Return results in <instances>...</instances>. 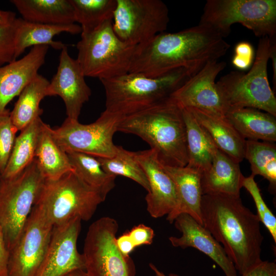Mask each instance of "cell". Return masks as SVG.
Segmentation results:
<instances>
[{
	"instance_id": "44dd1931",
	"label": "cell",
	"mask_w": 276,
	"mask_h": 276,
	"mask_svg": "<svg viewBox=\"0 0 276 276\" xmlns=\"http://www.w3.org/2000/svg\"><path fill=\"white\" fill-rule=\"evenodd\" d=\"M243 177L239 163L217 149L211 166L201 173L200 183L202 195L240 196Z\"/></svg>"
},
{
	"instance_id": "7dc6e473",
	"label": "cell",
	"mask_w": 276,
	"mask_h": 276,
	"mask_svg": "<svg viewBox=\"0 0 276 276\" xmlns=\"http://www.w3.org/2000/svg\"><path fill=\"white\" fill-rule=\"evenodd\" d=\"M2 179H3L2 173H1V172H0V187H1L2 181Z\"/></svg>"
},
{
	"instance_id": "f1b7e54d",
	"label": "cell",
	"mask_w": 276,
	"mask_h": 276,
	"mask_svg": "<svg viewBox=\"0 0 276 276\" xmlns=\"http://www.w3.org/2000/svg\"><path fill=\"white\" fill-rule=\"evenodd\" d=\"M43 123L40 117H38L20 131L2 173L3 178L9 179L16 176L34 160Z\"/></svg>"
},
{
	"instance_id": "6da1fadb",
	"label": "cell",
	"mask_w": 276,
	"mask_h": 276,
	"mask_svg": "<svg viewBox=\"0 0 276 276\" xmlns=\"http://www.w3.org/2000/svg\"><path fill=\"white\" fill-rule=\"evenodd\" d=\"M230 44L213 28L198 24L175 33H161L137 46L129 72L162 76L183 68L196 74L225 55Z\"/></svg>"
},
{
	"instance_id": "5b68a950",
	"label": "cell",
	"mask_w": 276,
	"mask_h": 276,
	"mask_svg": "<svg viewBox=\"0 0 276 276\" xmlns=\"http://www.w3.org/2000/svg\"><path fill=\"white\" fill-rule=\"evenodd\" d=\"M275 38H260L255 59L246 73L231 71L216 82L227 109L252 108L276 117V98L268 79L267 64Z\"/></svg>"
},
{
	"instance_id": "2e32d148",
	"label": "cell",
	"mask_w": 276,
	"mask_h": 276,
	"mask_svg": "<svg viewBox=\"0 0 276 276\" xmlns=\"http://www.w3.org/2000/svg\"><path fill=\"white\" fill-rule=\"evenodd\" d=\"M85 77L77 60L70 56L65 47L61 50L57 72L49 82L46 95L61 98L69 119L78 120L83 104L91 96Z\"/></svg>"
},
{
	"instance_id": "8992f818",
	"label": "cell",
	"mask_w": 276,
	"mask_h": 276,
	"mask_svg": "<svg viewBox=\"0 0 276 276\" xmlns=\"http://www.w3.org/2000/svg\"><path fill=\"white\" fill-rule=\"evenodd\" d=\"M105 200L72 171L55 180L45 179L34 205L49 223L56 227L76 218L89 220Z\"/></svg>"
},
{
	"instance_id": "d6a6232c",
	"label": "cell",
	"mask_w": 276,
	"mask_h": 276,
	"mask_svg": "<svg viewBox=\"0 0 276 276\" xmlns=\"http://www.w3.org/2000/svg\"><path fill=\"white\" fill-rule=\"evenodd\" d=\"M104 170L108 174L120 175L136 182L149 191V183L141 165L135 158L134 152L117 146L116 154L110 157H97Z\"/></svg>"
},
{
	"instance_id": "ba28073f",
	"label": "cell",
	"mask_w": 276,
	"mask_h": 276,
	"mask_svg": "<svg viewBox=\"0 0 276 276\" xmlns=\"http://www.w3.org/2000/svg\"><path fill=\"white\" fill-rule=\"evenodd\" d=\"M239 23L255 36H276L275 0H208L199 24L209 26L223 38Z\"/></svg>"
},
{
	"instance_id": "5bb4252c",
	"label": "cell",
	"mask_w": 276,
	"mask_h": 276,
	"mask_svg": "<svg viewBox=\"0 0 276 276\" xmlns=\"http://www.w3.org/2000/svg\"><path fill=\"white\" fill-rule=\"evenodd\" d=\"M226 65L224 61H209L169 97L181 109L195 108L225 116L227 109L217 91L215 80Z\"/></svg>"
},
{
	"instance_id": "52a82bcc",
	"label": "cell",
	"mask_w": 276,
	"mask_h": 276,
	"mask_svg": "<svg viewBox=\"0 0 276 276\" xmlns=\"http://www.w3.org/2000/svg\"><path fill=\"white\" fill-rule=\"evenodd\" d=\"M137 45L120 39L108 20L94 30L81 33L76 45L85 77L108 79L129 73Z\"/></svg>"
},
{
	"instance_id": "4316f807",
	"label": "cell",
	"mask_w": 276,
	"mask_h": 276,
	"mask_svg": "<svg viewBox=\"0 0 276 276\" xmlns=\"http://www.w3.org/2000/svg\"><path fill=\"white\" fill-rule=\"evenodd\" d=\"M35 159L46 180H55L74 171L67 153L56 143L52 133V128L45 123L42 125Z\"/></svg>"
},
{
	"instance_id": "d6986e66",
	"label": "cell",
	"mask_w": 276,
	"mask_h": 276,
	"mask_svg": "<svg viewBox=\"0 0 276 276\" xmlns=\"http://www.w3.org/2000/svg\"><path fill=\"white\" fill-rule=\"evenodd\" d=\"M48 49V45L34 46L21 59L0 66V113L38 74Z\"/></svg>"
},
{
	"instance_id": "1f68e13d",
	"label": "cell",
	"mask_w": 276,
	"mask_h": 276,
	"mask_svg": "<svg viewBox=\"0 0 276 276\" xmlns=\"http://www.w3.org/2000/svg\"><path fill=\"white\" fill-rule=\"evenodd\" d=\"M76 22L81 33L91 32L108 20H112L116 0H70Z\"/></svg>"
},
{
	"instance_id": "603a6c76",
	"label": "cell",
	"mask_w": 276,
	"mask_h": 276,
	"mask_svg": "<svg viewBox=\"0 0 276 276\" xmlns=\"http://www.w3.org/2000/svg\"><path fill=\"white\" fill-rule=\"evenodd\" d=\"M15 59L26 49L37 45L51 46L56 50H62L66 45L61 42L53 40L55 36L62 32L72 34L81 33L80 25H53L35 23L16 18L14 21Z\"/></svg>"
},
{
	"instance_id": "60d3db41",
	"label": "cell",
	"mask_w": 276,
	"mask_h": 276,
	"mask_svg": "<svg viewBox=\"0 0 276 276\" xmlns=\"http://www.w3.org/2000/svg\"><path fill=\"white\" fill-rule=\"evenodd\" d=\"M235 55L253 61L255 55L254 49L249 42L241 41L238 43L235 46Z\"/></svg>"
},
{
	"instance_id": "4dcf8cb0",
	"label": "cell",
	"mask_w": 276,
	"mask_h": 276,
	"mask_svg": "<svg viewBox=\"0 0 276 276\" xmlns=\"http://www.w3.org/2000/svg\"><path fill=\"white\" fill-rule=\"evenodd\" d=\"M244 158L250 164L251 174L259 175L269 183V190L276 191V145L274 143L245 140Z\"/></svg>"
},
{
	"instance_id": "d590c367",
	"label": "cell",
	"mask_w": 276,
	"mask_h": 276,
	"mask_svg": "<svg viewBox=\"0 0 276 276\" xmlns=\"http://www.w3.org/2000/svg\"><path fill=\"white\" fill-rule=\"evenodd\" d=\"M14 21L9 24L0 25V66L15 60Z\"/></svg>"
},
{
	"instance_id": "277c9868",
	"label": "cell",
	"mask_w": 276,
	"mask_h": 276,
	"mask_svg": "<svg viewBox=\"0 0 276 276\" xmlns=\"http://www.w3.org/2000/svg\"><path fill=\"white\" fill-rule=\"evenodd\" d=\"M194 75L180 68L155 78L129 72L101 80L105 93V110L123 117L133 114L169 97Z\"/></svg>"
},
{
	"instance_id": "f546056e",
	"label": "cell",
	"mask_w": 276,
	"mask_h": 276,
	"mask_svg": "<svg viewBox=\"0 0 276 276\" xmlns=\"http://www.w3.org/2000/svg\"><path fill=\"white\" fill-rule=\"evenodd\" d=\"M74 173L104 199L115 186L116 176L107 173L97 157L78 152H67Z\"/></svg>"
},
{
	"instance_id": "f6af8a7d",
	"label": "cell",
	"mask_w": 276,
	"mask_h": 276,
	"mask_svg": "<svg viewBox=\"0 0 276 276\" xmlns=\"http://www.w3.org/2000/svg\"><path fill=\"white\" fill-rule=\"evenodd\" d=\"M149 266L151 269L153 271L155 276H167L164 272L160 271L154 264L152 263H149ZM168 276H179L176 273H170L168 274Z\"/></svg>"
},
{
	"instance_id": "ac0fdd59",
	"label": "cell",
	"mask_w": 276,
	"mask_h": 276,
	"mask_svg": "<svg viewBox=\"0 0 276 276\" xmlns=\"http://www.w3.org/2000/svg\"><path fill=\"white\" fill-rule=\"evenodd\" d=\"M173 223L182 235L180 237L169 238L172 246L183 249L189 247L195 248L217 263L225 276H238L234 264L227 256L222 246L203 225L186 214L178 216Z\"/></svg>"
},
{
	"instance_id": "ab89813d",
	"label": "cell",
	"mask_w": 276,
	"mask_h": 276,
	"mask_svg": "<svg viewBox=\"0 0 276 276\" xmlns=\"http://www.w3.org/2000/svg\"><path fill=\"white\" fill-rule=\"evenodd\" d=\"M118 249L125 256H130L135 246L128 232H126L116 239Z\"/></svg>"
},
{
	"instance_id": "f35d334b",
	"label": "cell",
	"mask_w": 276,
	"mask_h": 276,
	"mask_svg": "<svg viewBox=\"0 0 276 276\" xmlns=\"http://www.w3.org/2000/svg\"><path fill=\"white\" fill-rule=\"evenodd\" d=\"M9 250L0 226V276H7Z\"/></svg>"
},
{
	"instance_id": "ee69618b",
	"label": "cell",
	"mask_w": 276,
	"mask_h": 276,
	"mask_svg": "<svg viewBox=\"0 0 276 276\" xmlns=\"http://www.w3.org/2000/svg\"><path fill=\"white\" fill-rule=\"evenodd\" d=\"M16 18L15 14L13 12L0 10V25L11 23Z\"/></svg>"
},
{
	"instance_id": "30bf717a",
	"label": "cell",
	"mask_w": 276,
	"mask_h": 276,
	"mask_svg": "<svg viewBox=\"0 0 276 276\" xmlns=\"http://www.w3.org/2000/svg\"><path fill=\"white\" fill-rule=\"evenodd\" d=\"M117 221L104 216L89 226L82 255L86 276H135L134 263L124 255L116 244Z\"/></svg>"
},
{
	"instance_id": "8d00e7d4",
	"label": "cell",
	"mask_w": 276,
	"mask_h": 276,
	"mask_svg": "<svg viewBox=\"0 0 276 276\" xmlns=\"http://www.w3.org/2000/svg\"><path fill=\"white\" fill-rule=\"evenodd\" d=\"M128 233L135 247L151 244L155 235L152 228L143 224L135 226Z\"/></svg>"
},
{
	"instance_id": "83f0119b",
	"label": "cell",
	"mask_w": 276,
	"mask_h": 276,
	"mask_svg": "<svg viewBox=\"0 0 276 276\" xmlns=\"http://www.w3.org/2000/svg\"><path fill=\"white\" fill-rule=\"evenodd\" d=\"M49 82L43 76L38 74L19 95L10 112L12 122L18 131L22 130L42 113L40 103L47 97Z\"/></svg>"
},
{
	"instance_id": "484cf974",
	"label": "cell",
	"mask_w": 276,
	"mask_h": 276,
	"mask_svg": "<svg viewBox=\"0 0 276 276\" xmlns=\"http://www.w3.org/2000/svg\"><path fill=\"white\" fill-rule=\"evenodd\" d=\"M186 125L188 167L201 173L212 165L218 149L210 135L187 109H182Z\"/></svg>"
},
{
	"instance_id": "9a60e30c",
	"label": "cell",
	"mask_w": 276,
	"mask_h": 276,
	"mask_svg": "<svg viewBox=\"0 0 276 276\" xmlns=\"http://www.w3.org/2000/svg\"><path fill=\"white\" fill-rule=\"evenodd\" d=\"M81 222L76 218L64 225L53 227L38 276H62L76 269L84 270L83 255L77 248Z\"/></svg>"
},
{
	"instance_id": "7c38bea8",
	"label": "cell",
	"mask_w": 276,
	"mask_h": 276,
	"mask_svg": "<svg viewBox=\"0 0 276 276\" xmlns=\"http://www.w3.org/2000/svg\"><path fill=\"white\" fill-rule=\"evenodd\" d=\"M112 28L118 37L139 45L166 30L169 9L160 0H116Z\"/></svg>"
},
{
	"instance_id": "4fadbf2b",
	"label": "cell",
	"mask_w": 276,
	"mask_h": 276,
	"mask_svg": "<svg viewBox=\"0 0 276 276\" xmlns=\"http://www.w3.org/2000/svg\"><path fill=\"white\" fill-rule=\"evenodd\" d=\"M53 228L34 205L18 239L9 251L7 276H38Z\"/></svg>"
},
{
	"instance_id": "b9f144b4",
	"label": "cell",
	"mask_w": 276,
	"mask_h": 276,
	"mask_svg": "<svg viewBox=\"0 0 276 276\" xmlns=\"http://www.w3.org/2000/svg\"><path fill=\"white\" fill-rule=\"evenodd\" d=\"M232 62L233 65L238 69L240 70H246L250 67L252 61L234 55L233 57Z\"/></svg>"
},
{
	"instance_id": "8fae6325",
	"label": "cell",
	"mask_w": 276,
	"mask_h": 276,
	"mask_svg": "<svg viewBox=\"0 0 276 276\" xmlns=\"http://www.w3.org/2000/svg\"><path fill=\"white\" fill-rule=\"evenodd\" d=\"M123 117L105 110L93 123L83 124L78 120L66 118L52 133L65 152H78L96 157H110L116 153L113 137Z\"/></svg>"
},
{
	"instance_id": "7bdbcfd3",
	"label": "cell",
	"mask_w": 276,
	"mask_h": 276,
	"mask_svg": "<svg viewBox=\"0 0 276 276\" xmlns=\"http://www.w3.org/2000/svg\"><path fill=\"white\" fill-rule=\"evenodd\" d=\"M270 59H271L273 70V84L275 89L276 87V42L274 39L271 44Z\"/></svg>"
},
{
	"instance_id": "3957f363",
	"label": "cell",
	"mask_w": 276,
	"mask_h": 276,
	"mask_svg": "<svg viewBox=\"0 0 276 276\" xmlns=\"http://www.w3.org/2000/svg\"><path fill=\"white\" fill-rule=\"evenodd\" d=\"M118 131L141 137L149 145L165 166L185 167L188 164L182 109L169 97L123 117Z\"/></svg>"
},
{
	"instance_id": "836d02e7",
	"label": "cell",
	"mask_w": 276,
	"mask_h": 276,
	"mask_svg": "<svg viewBox=\"0 0 276 276\" xmlns=\"http://www.w3.org/2000/svg\"><path fill=\"white\" fill-rule=\"evenodd\" d=\"M253 174L248 177H243L242 187H244L251 196L257 209L256 214L259 219L267 229L272 238L276 243V218L267 206L263 199L260 190L255 180Z\"/></svg>"
},
{
	"instance_id": "d4e9b609",
	"label": "cell",
	"mask_w": 276,
	"mask_h": 276,
	"mask_svg": "<svg viewBox=\"0 0 276 276\" xmlns=\"http://www.w3.org/2000/svg\"><path fill=\"white\" fill-rule=\"evenodd\" d=\"M225 117L245 140L276 141V117L269 113L245 107L228 109Z\"/></svg>"
},
{
	"instance_id": "e575fe53",
	"label": "cell",
	"mask_w": 276,
	"mask_h": 276,
	"mask_svg": "<svg viewBox=\"0 0 276 276\" xmlns=\"http://www.w3.org/2000/svg\"><path fill=\"white\" fill-rule=\"evenodd\" d=\"M8 109L0 113V172H4L11 155L18 130Z\"/></svg>"
},
{
	"instance_id": "74e56055",
	"label": "cell",
	"mask_w": 276,
	"mask_h": 276,
	"mask_svg": "<svg viewBox=\"0 0 276 276\" xmlns=\"http://www.w3.org/2000/svg\"><path fill=\"white\" fill-rule=\"evenodd\" d=\"M241 276H276V263L273 261H261Z\"/></svg>"
},
{
	"instance_id": "7a4b0ae2",
	"label": "cell",
	"mask_w": 276,
	"mask_h": 276,
	"mask_svg": "<svg viewBox=\"0 0 276 276\" xmlns=\"http://www.w3.org/2000/svg\"><path fill=\"white\" fill-rule=\"evenodd\" d=\"M201 213L203 226L222 245L240 274L262 261L260 222L240 196L203 195Z\"/></svg>"
},
{
	"instance_id": "cb8c5ba5",
	"label": "cell",
	"mask_w": 276,
	"mask_h": 276,
	"mask_svg": "<svg viewBox=\"0 0 276 276\" xmlns=\"http://www.w3.org/2000/svg\"><path fill=\"white\" fill-rule=\"evenodd\" d=\"M25 20L41 24L71 25L75 24L70 0H11Z\"/></svg>"
},
{
	"instance_id": "e0dca14e",
	"label": "cell",
	"mask_w": 276,
	"mask_h": 276,
	"mask_svg": "<svg viewBox=\"0 0 276 276\" xmlns=\"http://www.w3.org/2000/svg\"><path fill=\"white\" fill-rule=\"evenodd\" d=\"M134 153L149 183V191L145 197L147 212L154 218L167 216L177 203L173 181L153 150L150 149Z\"/></svg>"
},
{
	"instance_id": "ffe728a7",
	"label": "cell",
	"mask_w": 276,
	"mask_h": 276,
	"mask_svg": "<svg viewBox=\"0 0 276 276\" xmlns=\"http://www.w3.org/2000/svg\"><path fill=\"white\" fill-rule=\"evenodd\" d=\"M164 167L174 182L177 195V205L167 216V220L173 223L178 216L186 214L203 225L201 213L203 195L200 183L201 172L187 166Z\"/></svg>"
},
{
	"instance_id": "7402d4cb",
	"label": "cell",
	"mask_w": 276,
	"mask_h": 276,
	"mask_svg": "<svg viewBox=\"0 0 276 276\" xmlns=\"http://www.w3.org/2000/svg\"><path fill=\"white\" fill-rule=\"evenodd\" d=\"M189 110L211 136L217 148L239 163L244 158L245 140L225 116L195 108Z\"/></svg>"
},
{
	"instance_id": "bcb514c9",
	"label": "cell",
	"mask_w": 276,
	"mask_h": 276,
	"mask_svg": "<svg viewBox=\"0 0 276 276\" xmlns=\"http://www.w3.org/2000/svg\"><path fill=\"white\" fill-rule=\"evenodd\" d=\"M62 276H86L84 269H79L69 272Z\"/></svg>"
},
{
	"instance_id": "9c48e42d",
	"label": "cell",
	"mask_w": 276,
	"mask_h": 276,
	"mask_svg": "<svg viewBox=\"0 0 276 276\" xmlns=\"http://www.w3.org/2000/svg\"><path fill=\"white\" fill-rule=\"evenodd\" d=\"M44 181L35 159L18 175L2 179L0 226L9 251L18 239Z\"/></svg>"
}]
</instances>
